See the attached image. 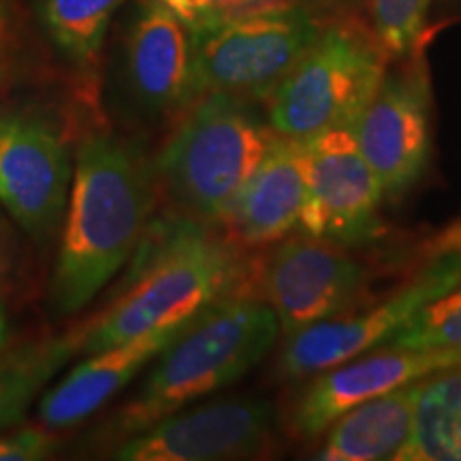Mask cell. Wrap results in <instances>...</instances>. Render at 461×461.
<instances>
[{"instance_id": "25", "label": "cell", "mask_w": 461, "mask_h": 461, "mask_svg": "<svg viewBox=\"0 0 461 461\" xmlns=\"http://www.w3.org/2000/svg\"><path fill=\"white\" fill-rule=\"evenodd\" d=\"M0 56H3V28H0Z\"/></svg>"}, {"instance_id": "2", "label": "cell", "mask_w": 461, "mask_h": 461, "mask_svg": "<svg viewBox=\"0 0 461 461\" xmlns=\"http://www.w3.org/2000/svg\"><path fill=\"white\" fill-rule=\"evenodd\" d=\"M278 333V316L265 297L246 282L233 288L158 355L140 393L115 414V431L129 438L140 434L240 380L267 357Z\"/></svg>"}, {"instance_id": "5", "label": "cell", "mask_w": 461, "mask_h": 461, "mask_svg": "<svg viewBox=\"0 0 461 461\" xmlns=\"http://www.w3.org/2000/svg\"><path fill=\"white\" fill-rule=\"evenodd\" d=\"M389 54L359 22L322 26L319 39L269 96V124L282 137L308 140L316 132L350 126L387 75Z\"/></svg>"}, {"instance_id": "18", "label": "cell", "mask_w": 461, "mask_h": 461, "mask_svg": "<svg viewBox=\"0 0 461 461\" xmlns=\"http://www.w3.org/2000/svg\"><path fill=\"white\" fill-rule=\"evenodd\" d=\"M395 461H461V363L420 380L411 438Z\"/></svg>"}, {"instance_id": "15", "label": "cell", "mask_w": 461, "mask_h": 461, "mask_svg": "<svg viewBox=\"0 0 461 461\" xmlns=\"http://www.w3.org/2000/svg\"><path fill=\"white\" fill-rule=\"evenodd\" d=\"M305 199L308 169L303 141L278 135L222 222L238 244L267 246L299 229Z\"/></svg>"}, {"instance_id": "7", "label": "cell", "mask_w": 461, "mask_h": 461, "mask_svg": "<svg viewBox=\"0 0 461 461\" xmlns=\"http://www.w3.org/2000/svg\"><path fill=\"white\" fill-rule=\"evenodd\" d=\"M321 31L312 11L286 0L193 28L201 95L222 92L246 101L272 96Z\"/></svg>"}, {"instance_id": "17", "label": "cell", "mask_w": 461, "mask_h": 461, "mask_svg": "<svg viewBox=\"0 0 461 461\" xmlns=\"http://www.w3.org/2000/svg\"><path fill=\"white\" fill-rule=\"evenodd\" d=\"M419 391L420 380L357 403L327 428L330 429L327 440L321 451L314 455V459H395V455L411 438Z\"/></svg>"}, {"instance_id": "21", "label": "cell", "mask_w": 461, "mask_h": 461, "mask_svg": "<svg viewBox=\"0 0 461 461\" xmlns=\"http://www.w3.org/2000/svg\"><path fill=\"white\" fill-rule=\"evenodd\" d=\"M384 346L393 348H461V282L425 305Z\"/></svg>"}, {"instance_id": "16", "label": "cell", "mask_w": 461, "mask_h": 461, "mask_svg": "<svg viewBox=\"0 0 461 461\" xmlns=\"http://www.w3.org/2000/svg\"><path fill=\"white\" fill-rule=\"evenodd\" d=\"M182 331H154L92 353L43 395L37 411L39 423L48 429H65L82 423L122 391L135 374L163 353Z\"/></svg>"}, {"instance_id": "14", "label": "cell", "mask_w": 461, "mask_h": 461, "mask_svg": "<svg viewBox=\"0 0 461 461\" xmlns=\"http://www.w3.org/2000/svg\"><path fill=\"white\" fill-rule=\"evenodd\" d=\"M126 73L132 96L148 113H171L193 105L201 96L193 28L163 5H149L131 28Z\"/></svg>"}, {"instance_id": "8", "label": "cell", "mask_w": 461, "mask_h": 461, "mask_svg": "<svg viewBox=\"0 0 461 461\" xmlns=\"http://www.w3.org/2000/svg\"><path fill=\"white\" fill-rule=\"evenodd\" d=\"M265 302L291 336L316 322L339 319L366 303L370 272L350 248L299 235L280 241L258 272Z\"/></svg>"}, {"instance_id": "6", "label": "cell", "mask_w": 461, "mask_h": 461, "mask_svg": "<svg viewBox=\"0 0 461 461\" xmlns=\"http://www.w3.org/2000/svg\"><path fill=\"white\" fill-rule=\"evenodd\" d=\"M461 282V221L428 240L408 269L406 280L383 302L361 305L357 312L322 321L286 336L278 361L282 378L321 374L339 363L376 350Z\"/></svg>"}, {"instance_id": "11", "label": "cell", "mask_w": 461, "mask_h": 461, "mask_svg": "<svg viewBox=\"0 0 461 461\" xmlns=\"http://www.w3.org/2000/svg\"><path fill=\"white\" fill-rule=\"evenodd\" d=\"M73 165L58 132L32 115L0 118V203L34 240L65 222Z\"/></svg>"}, {"instance_id": "23", "label": "cell", "mask_w": 461, "mask_h": 461, "mask_svg": "<svg viewBox=\"0 0 461 461\" xmlns=\"http://www.w3.org/2000/svg\"><path fill=\"white\" fill-rule=\"evenodd\" d=\"M54 451L48 428H22L11 434L0 431V461H37L50 457Z\"/></svg>"}, {"instance_id": "24", "label": "cell", "mask_w": 461, "mask_h": 461, "mask_svg": "<svg viewBox=\"0 0 461 461\" xmlns=\"http://www.w3.org/2000/svg\"><path fill=\"white\" fill-rule=\"evenodd\" d=\"M7 344H9V319H7V312H5L3 303H0V353L7 348Z\"/></svg>"}, {"instance_id": "9", "label": "cell", "mask_w": 461, "mask_h": 461, "mask_svg": "<svg viewBox=\"0 0 461 461\" xmlns=\"http://www.w3.org/2000/svg\"><path fill=\"white\" fill-rule=\"evenodd\" d=\"M303 141L308 199L299 230L346 248L383 238V184L363 157L355 129L336 126Z\"/></svg>"}, {"instance_id": "22", "label": "cell", "mask_w": 461, "mask_h": 461, "mask_svg": "<svg viewBox=\"0 0 461 461\" xmlns=\"http://www.w3.org/2000/svg\"><path fill=\"white\" fill-rule=\"evenodd\" d=\"M431 0H370L372 31L389 58L408 56L419 43Z\"/></svg>"}, {"instance_id": "10", "label": "cell", "mask_w": 461, "mask_h": 461, "mask_svg": "<svg viewBox=\"0 0 461 461\" xmlns=\"http://www.w3.org/2000/svg\"><path fill=\"white\" fill-rule=\"evenodd\" d=\"M363 157L383 184L384 197L412 188L429 163V77L423 58L387 73L355 126Z\"/></svg>"}, {"instance_id": "4", "label": "cell", "mask_w": 461, "mask_h": 461, "mask_svg": "<svg viewBox=\"0 0 461 461\" xmlns=\"http://www.w3.org/2000/svg\"><path fill=\"white\" fill-rule=\"evenodd\" d=\"M278 140L246 99L207 92L160 152L157 171L177 207L199 222H222Z\"/></svg>"}, {"instance_id": "20", "label": "cell", "mask_w": 461, "mask_h": 461, "mask_svg": "<svg viewBox=\"0 0 461 461\" xmlns=\"http://www.w3.org/2000/svg\"><path fill=\"white\" fill-rule=\"evenodd\" d=\"M124 0H41V17L68 58L88 62L99 54L112 17Z\"/></svg>"}, {"instance_id": "19", "label": "cell", "mask_w": 461, "mask_h": 461, "mask_svg": "<svg viewBox=\"0 0 461 461\" xmlns=\"http://www.w3.org/2000/svg\"><path fill=\"white\" fill-rule=\"evenodd\" d=\"M77 353V333L0 353V431L26 417L39 391Z\"/></svg>"}, {"instance_id": "3", "label": "cell", "mask_w": 461, "mask_h": 461, "mask_svg": "<svg viewBox=\"0 0 461 461\" xmlns=\"http://www.w3.org/2000/svg\"><path fill=\"white\" fill-rule=\"evenodd\" d=\"M244 285L238 246L186 218L165 229L135 282L77 333V353H99L154 331H182L227 293Z\"/></svg>"}, {"instance_id": "1", "label": "cell", "mask_w": 461, "mask_h": 461, "mask_svg": "<svg viewBox=\"0 0 461 461\" xmlns=\"http://www.w3.org/2000/svg\"><path fill=\"white\" fill-rule=\"evenodd\" d=\"M152 167L131 143L109 135L79 143L51 278L60 312L88 305L129 261L152 212Z\"/></svg>"}, {"instance_id": "13", "label": "cell", "mask_w": 461, "mask_h": 461, "mask_svg": "<svg viewBox=\"0 0 461 461\" xmlns=\"http://www.w3.org/2000/svg\"><path fill=\"white\" fill-rule=\"evenodd\" d=\"M461 363V348H393L366 353L316 374L291 412V428L303 440L321 436L346 411L403 384Z\"/></svg>"}, {"instance_id": "12", "label": "cell", "mask_w": 461, "mask_h": 461, "mask_svg": "<svg viewBox=\"0 0 461 461\" xmlns=\"http://www.w3.org/2000/svg\"><path fill=\"white\" fill-rule=\"evenodd\" d=\"M276 412L257 397H235L173 412L115 448L122 461H212L255 457L269 445Z\"/></svg>"}]
</instances>
